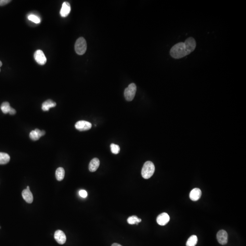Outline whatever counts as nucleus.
Masks as SVG:
<instances>
[{"mask_svg":"<svg viewBox=\"0 0 246 246\" xmlns=\"http://www.w3.org/2000/svg\"><path fill=\"white\" fill-rule=\"evenodd\" d=\"M196 46V41L194 38H188L184 42H179L173 46L170 50L171 56L175 59L182 58L193 52Z\"/></svg>","mask_w":246,"mask_h":246,"instance_id":"nucleus-1","label":"nucleus"},{"mask_svg":"<svg viewBox=\"0 0 246 246\" xmlns=\"http://www.w3.org/2000/svg\"><path fill=\"white\" fill-rule=\"evenodd\" d=\"M155 171V167L154 164L151 161H146L142 169V176L144 179H149L153 175Z\"/></svg>","mask_w":246,"mask_h":246,"instance_id":"nucleus-2","label":"nucleus"},{"mask_svg":"<svg viewBox=\"0 0 246 246\" xmlns=\"http://www.w3.org/2000/svg\"><path fill=\"white\" fill-rule=\"evenodd\" d=\"M87 48V42L84 38L81 37L77 40L75 44V50L78 54L80 55L84 54Z\"/></svg>","mask_w":246,"mask_h":246,"instance_id":"nucleus-3","label":"nucleus"},{"mask_svg":"<svg viewBox=\"0 0 246 246\" xmlns=\"http://www.w3.org/2000/svg\"><path fill=\"white\" fill-rule=\"evenodd\" d=\"M136 85L134 83H132L125 89L124 92V97L128 101H131L134 98L136 92Z\"/></svg>","mask_w":246,"mask_h":246,"instance_id":"nucleus-4","label":"nucleus"},{"mask_svg":"<svg viewBox=\"0 0 246 246\" xmlns=\"http://www.w3.org/2000/svg\"><path fill=\"white\" fill-rule=\"evenodd\" d=\"M34 57L37 63L41 65L45 64L47 62V58L42 50H37L34 53Z\"/></svg>","mask_w":246,"mask_h":246,"instance_id":"nucleus-5","label":"nucleus"},{"mask_svg":"<svg viewBox=\"0 0 246 246\" xmlns=\"http://www.w3.org/2000/svg\"><path fill=\"white\" fill-rule=\"evenodd\" d=\"M75 128L79 131H86L90 130L92 127V124L90 122L84 120L78 121L75 125Z\"/></svg>","mask_w":246,"mask_h":246,"instance_id":"nucleus-6","label":"nucleus"},{"mask_svg":"<svg viewBox=\"0 0 246 246\" xmlns=\"http://www.w3.org/2000/svg\"><path fill=\"white\" fill-rule=\"evenodd\" d=\"M217 239L218 242L221 245H225L228 241V234L226 231L221 230L217 233Z\"/></svg>","mask_w":246,"mask_h":246,"instance_id":"nucleus-7","label":"nucleus"},{"mask_svg":"<svg viewBox=\"0 0 246 246\" xmlns=\"http://www.w3.org/2000/svg\"><path fill=\"white\" fill-rule=\"evenodd\" d=\"M54 236L56 241L59 244H64L66 241V236L61 230H58L56 231Z\"/></svg>","mask_w":246,"mask_h":246,"instance_id":"nucleus-8","label":"nucleus"},{"mask_svg":"<svg viewBox=\"0 0 246 246\" xmlns=\"http://www.w3.org/2000/svg\"><path fill=\"white\" fill-rule=\"evenodd\" d=\"M170 218L167 213H164L160 214L156 219L157 222L160 226H165L168 223Z\"/></svg>","mask_w":246,"mask_h":246,"instance_id":"nucleus-9","label":"nucleus"},{"mask_svg":"<svg viewBox=\"0 0 246 246\" xmlns=\"http://www.w3.org/2000/svg\"><path fill=\"white\" fill-rule=\"evenodd\" d=\"M70 11H71V6L69 3L68 2H64L60 10V15L62 17H66L69 15Z\"/></svg>","mask_w":246,"mask_h":246,"instance_id":"nucleus-10","label":"nucleus"},{"mask_svg":"<svg viewBox=\"0 0 246 246\" xmlns=\"http://www.w3.org/2000/svg\"><path fill=\"white\" fill-rule=\"evenodd\" d=\"M22 196L27 203L30 204L33 202V195L29 189H26L23 190L22 192Z\"/></svg>","mask_w":246,"mask_h":246,"instance_id":"nucleus-11","label":"nucleus"},{"mask_svg":"<svg viewBox=\"0 0 246 246\" xmlns=\"http://www.w3.org/2000/svg\"><path fill=\"white\" fill-rule=\"evenodd\" d=\"M201 196V191L199 188H194L192 190L190 193V198L193 201L198 200Z\"/></svg>","mask_w":246,"mask_h":246,"instance_id":"nucleus-12","label":"nucleus"},{"mask_svg":"<svg viewBox=\"0 0 246 246\" xmlns=\"http://www.w3.org/2000/svg\"><path fill=\"white\" fill-rule=\"evenodd\" d=\"M100 165V161L98 158H94L89 164V170L91 172H95L98 169Z\"/></svg>","mask_w":246,"mask_h":246,"instance_id":"nucleus-13","label":"nucleus"},{"mask_svg":"<svg viewBox=\"0 0 246 246\" xmlns=\"http://www.w3.org/2000/svg\"><path fill=\"white\" fill-rule=\"evenodd\" d=\"M56 106V103L51 99H48L42 104V109L43 111H49L50 108H53Z\"/></svg>","mask_w":246,"mask_h":246,"instance_id":"nucleus-14","label":"nucleus"},{"mask_svg":"<svg viewBox=\"0 0 246 246\" xmlns=\"http://www.w3.org/2000/svg\"><path fill=\"white\" fill-rule=\"evenodd\" d=\"M29 136L30 139L32 141H38L42 136L41 130L39 129H35L31 132Z\"/></svg>","mask_w":246,"mask_h":246,"instance_id":"nucleus-15","label":"nucleus"},{"mask_svg":"<svg viewBox=\"0 0 246 246\" xmlns=\"http://www.w3.org/2000/svg\"><path fill=\"white\" fill-rule=\"evenodd\" d=\"M10 157L8 154L0 152V165H5L10 161Z\"/></svg>","mask_w":246,"mask_h":246,"instance_id":"nucleus-16","label":"nucleus"},{"mask_svg":"<svg viewBox=\"0 0 246 246\" xmlns=\"http://www.w3.org/2000/svg\"><path fill=\"white\" fill-rule=\"evenodd\" d=\"M56 178L58 181H61L64 179L65 176V171L62 167H59L57 169L55 173Z\"/></svg>","mask_w":246,"mask_h":246,"instance_id":"nucleus-17","label":"nucleus"},{"mask_svg":"<svg viewBox=\"0 0 246 246\" xmlns=\"http://www.w3.org/2000/svg\"><path fill=\"white\" fill-rule=\"evenodd\" d=\"M198 238L196 236L193 235L188 238L186 243V246H195L197 243Z\"/></svg>","mask_w":246,"mask_h":246,"instance_id":"nucleus-18","label":"nucleus"},{"mask_svg":"<svg viewBox=\"0 0 246 246\" xmlns=\"http://www.w3.org/2000/svg\"><path fill=\"white\" fill-rule=\"evenodd\" d=\"M141 222V219L139 218L137 216H132L129 217L127 219V222L130 224H138L139 223Z\"/></svg>","mask_w":246,"mask_h":246,"instance_id":"nucleus-19","label":"nucleus"},{"mask_svg":"<svg viewBox=\"0 0 246 246\" xmlns=\"http://www.w3.org/2000/svg\"><path fill=\"white\" fill-rule=\"evenodd\" d=\"M11 108V107L10 106V104L7 102H3L1 106V110L4 114L9 113Z\"/></svg>","mask_w":246,"mask_h":246,"instance_id":"nucleus-20","label":"nucleus"},{"mask_svg":"<svg viewBox=\"0 0 246 246\" xmlns=\"http://www.w3.org/2000/svg\"><path fill=\"white\" fill-rule=\"evenodd\" d=\"M110 149H111V152L114 154H118L119 153L120 151V147L117 145L112 144L110 145Z\"/></svg>","mask_w":246,"mask_h":246,"instance_id":"nucleus-21","label":"nucleus"},{"mask_svg":"<svg viewBox=\"0 0 246 246\" xmlns=\"http://www.w3.org/2000/svg\"><path fill=\"white\" fill-rule=\"evenodd\" d=\"M28 18L30 21H32L35 24H39L40 23V19L38 17L34 15H30L28 17Z\"/></svg>","mask_w":246,"mask_h":246,"instance_id":"nucleus-22","label":"nucleus"},{"mask_svg":"<svg viewBox=\"0 0 246 246\" xmlns=\"http://www.w3.org/2000/svg\"><path fill=\"white\" fill-rule=\"evenodd\" d=\"M79 195L81 197L85 198L87 197V196H88V193L85 190H81L79 192Z\"/></svg>","mask_w":246,"mask_h":246,"instance_id":"nucleus-23","label":"nucleus"},{"mask_svg":"<svg viewBox=\"0 0 246 246\" xmlns=\"http://www.w3.org/2000/svg\"><path fill=\"white\" fill-rule=\"evenodd\" d=\"M11 2L10 0H0V6H3Z\"/></svg>","mask_w":246,"mask_h":246,"instance_id":"nucleus-24","label":"nucleus"},{"mask_svg":"<svg viewBox=\"0 0 246 246\" xmlns=\"http://www.w3.org/2000/svg\"><path fill=\"white\" fill-rule=\"evenodd\" d=\"M9 113L10 115H14L15 114H16V111L14 108L11 107V109H10V111H9Z\"/></svg>","mask_w":246,"mask_h":246,"instance_id":"nucleus-25","label":"nucleus"},{"mask_svg":"<svg viewBox=\"0 0 246 246\" xmlns=\"http://www.w3.org/2000/svg\"><path fill=\"white\" fill-rule=\"evenodd\" d=\"M122 246L120 244H116V243H114V244H112V246Z\"/></svg>","mask_w":246,"mask_h":246,"instance_id":"nucleus-26","label":"nucleus"},{"mask_svg":"<svg viewBox=\"0 0 246 246\" xmlns=\"http://www.w3.org/2000/svg\"><path fill=\"white\" fill-rule=\"evenodd\" d=\"M2 62H1V61H0V67H2Z\"/></svg>","mask_w":246,"mask_h":246,"instance_id":"nucleus-27","label":"nucleus"},{"mask_svg":"<svg viewBox=\"0 0 246 246\" xmlns=\"http://www.w3.org/2000/svg\"><path fill=\"white\" fill-rule=\"evenodd\" d=\"M27 189H29V190H30V187H29V186H27Z\"/></svg>","mask_w":246,"mask_h":246,"instance_id":"nucleus-28","label":"nucleus"},{"mask_svg":"<svg viewBox=\"0 0 246 246\" xmlns=\"http://www.w3.org/2000/svg\"><path fill=\"white\" fill-rule=\"evenodd\" d=\"M0 72H1V69H0Z\"/></svg>","mask_w":246,"mask_h":246,"instance_id":"nucleus-29","label":"nucleus"}]
</instances>
